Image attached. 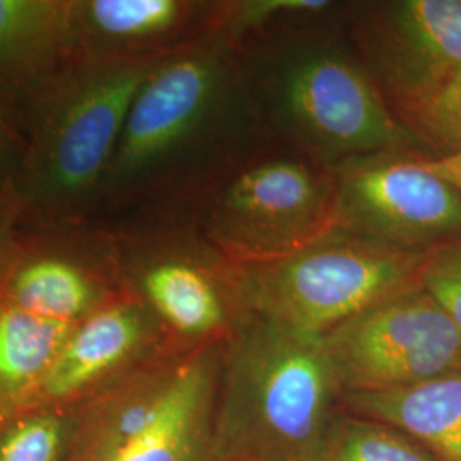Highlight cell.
<instances>
[{
  "label": "cell",
  "mask_w": 461,
  "mask_h": 461,
  "mask_svg": "<svg viewBox=\"0 0 461 461\" xmlns=\"http://www.w3.org/2000/svg\"><path fill=\"white\" fill-rule=\"evenodd\" d=\"M240 89L222 33L158 62L133 98L89 221L110 230L195 224L234 166Z\"/></svg>",
  "instance_id": "obj_1"
},
{
  "label": "cell",
  "mask_w": 461,
  "mask_h": 461,
  "mask_svg": "<svg viewBox=\"0 0 461 461\" xmlns=\"http://www.w3.org/2000/svg\"><path fill=\"white\" fill-rule=\"evenodd\" d=\"M344 409L321 335L245 313L224 342L219 461H306Z\"/></svg>",
  "instance_id": "obj_2"
},
{
  "label": "cell",
  "mask_w": 461,
  "mask_h": 461,
  "mask_svg": "<svg viewBox=\"0 0 461 461\" xmlns=\"http://www.w3.org/2000/svg\"><path fill=\"white\" fill-rule=\"evenodd\" d=\"M156 64L68 60L32 116L5 183L19 228L91 219L133 98Z\"/></svg>",
  "instance_id": "obj_3"
},
{
  "label": "cell",
  "mask_w": 461,
  "mask_h": 461,
  "mask_svg": "<svg viewBox=\"0 0 461 461\" xmlns=\"http://www.w3.org/2000/svg\"><path fill=\"white\" fill-rule=\"evenodd\" d=\"M224 342H169L74 405L64 461H219L215 413Z\"/></svg>",
  "instance_id": "obj_4"
},
{
  "label": "cell",
  "mask_w": 461,
  "mask_h": 461,
  "mask_svg": "<svg viewBox=\"0 0 461 461\" xmlns=\"http://www.w3.org/2000/svg\"><path fill=\"white\" fill-rule=\"evenodd\" d=\"M424 255L337 228L291 257L234 265L243 314L323 335L354 314L417 284Z\"/></svg>",
  "instance_id": "obj_5"
},
{
  "label": "cell",
  "mask_w": 461,
  "mask_h": 461,
  "mask_svg": "<svg viewBox=\"0 0 461 461\" xmlns=\"http://www.w3.org/2000/svg\"><path fill=\"white\" fill-rule=\"evenodd\" d=\"M318 161L270 156L232 166L195 224L232 265L291 257L339 228L337 175Z\"/></svg>",
  "instance_id": "obj_6"
},
{
  "label": "cell",
  "mask_w": 461,
  "mask_h": 461,
  "mask_svg": "<svg viewBox=\"0 0 461 461\" xmlns=\"http://www.w3.org/2000/svg\"><path fill=\"white\" fill-rule=\"evenodd\" d=\"M270 86L280 123L321 165L340 167L420 144L376 81L340 51H297L280 64Z\"/></svg>",
  "instance_id": "obj_7"
},
{
  "label": "cell",
  "mask_w": 461,
  "mask_h": 461,
  "mask_svg": "<svg viewBox=\"0 0 461 461\" xmlns=\"http://www.w3.org/2000/svg\"><path fill=\"white\" fill-rule=\"evenodd\" d=\"M115 234L123 287L154 314L169 340L222 342L243 316L234 265L197 224H163Z\"/></svg>",
  "instance_id": "obj_8"
},
{
  "label": "cell",
  "mask_w": 461,
  "mask_h": 461,
  "mask_svg": "<svg viewBox=\"0 0 461 461\" xmlns=\"http://www.w3.org/2000/svg\"><path fill=\"white\" fill-rule=\"evenodd\" d=\"M346 393L388 392L461 369V335L420 285L321 335Z\"/></svg>",
  "instance_id": "obj_9"
},
{
  "label": "cell",
  "mask_w": 461,
  "mask_h": 461,
  "mask_svg": "<svg viewBox=\"0 0 461 461\" xmlns=\"http://www.w3.org/2000/svg\"><path fill=\"white\" fill-rule=\"evenodd\" d=\"M125 291L115 234L93 221L17 228L0 301L77 325Z\"/></svg>",
  "instance_id": "obj_10"
},
{
  "label": "cell",
  "mask_w": 461,
  "mask_h": 461,
  "mask_svg": "<svg viewBox=\"0 0 461 461\" xmlns=\"http://www.w3.org/2000/svg\"><path fill=\"white\" fill-rule=\"evenodd\" d=\"M339 228L424 255L461 238V195L415 152L340 166Z\"/></svg>",
  "instance_id": "obj_11"
},
{
  "label": "cell",
  "mask_w": 461,
  "mask_h": 461,
  "mask_svg": "<svg viewBox=\"0 0 461 461\" xmlns=\"http://www.w3.org/2000/svg\"><path fill=\"white\" fill-rule=\"evenodd\" d=\"M224 2L67 0L70 60L159 62L221 33Z\"/></svg>",
  "instance_id": "obj_12"
},
{
  "label": "cell",
  "mask_w": 461,
  "mask_h": 461,
  "mask_svg": "<svg viewBox=\"0 0 461 461\" xmlns=\"http://www.w3.org/2000/svg\"><path fill=\"white\" fill-rule=\"evenodd\" d=\"M169 342L148 306L125 289L74 327L47 376L14 413L70 409L146 363Z\"/></svg>",
  "instance_id": "obj_13"
},
{
  "label": "cell",
  "mask_w": 461,
  "mask_h": 461,
  "mask_svg": "<svg viewBox=\"0 0 461 461\" xmlns=\"http://www.w3.org/2000/svg\"><path fill=\"white\" fill-rule=\"evenodd\" d=\"M361 33L386 101L461 68V0L384 4Z\"/></svg>",
  "instance_id": "obj_14"
},
{
  "label": "cell",
  "mask_w": 461,
  "mask_h": 461,
  "mask_svg": "<svg viewBox=\"0 0 461 461\" xmlns=\"http://www.w3.org/2000/svg\"><path fill=\"white\" fill-rule=\"evenodd\" d=\"M67 0H0V120L21 139L66 68Z\"/></svg>",
  "instance_id": "obj_15"
},
{
  "label": "cell",
  "mask_w": 461,
  "mask_h": 461,
  "mask_svg": "<svg viewBox=\"0 0 461 461\" xmlns=\"http://www.w3.org/2000/svg\"><path fill=\"white\" fill-rule=\"evenodd\" d=\"M344 409L405 432L439 461H461V369L405 388L346 393Z\"/></svg>",
  "instance_id": "obj_16"
},
{
  "label": "cell",
  "mask_w": 461,
  "mask_h": 461,
  "mask_svg": "<svg viewBox=\"0 0 461 461\" xmlns=\"http://www.w3.org/2000/svg\"><path fill=\"white\" fill-rule=\"evenodd\" d=\"M74 327L0 301V420L47 376Z\"/></svg>",
  "instance_id": "obj_17"
},
{
  "label": "cell",
  "mask_w": 461,
  "mask_h": 461,
  "mask_svg": "<svg viewBox=\"0 0 461 461\" xmlns=\"http://www.w3.org/2000/svg\"><path fill=\"white\" fill-rule=\"evenodd\" d=\"M413 137L434 158L461 152V68L388 101Z\"/></svg>",
  "instance_id": "obj_18"
},
{
  "label": "cell",
  "mask_w": 461,
  "mask_h": 461,
  "mask_svg": "<svg viewBox=\"0 0 461 461\" xmlns=\"http://www.w3.org/2000/svg\"><path fill=\"white\" fill-rule=\"evenodd\" d=\"M306 461H439L405 432L346 409Z\"/></svg>",
  "instance_id": "obj_19"
},
{
  "label": "cell",
  "mask_w": 461,
  "mask_h": 461,
  "mask_svg": "<svg viewBox=\"0 0 461 461\" xmlns=\"http://www.w3.org/2000/svg\"><path fill=\"white\" fill-rule=\"evenodd\" d=\"M74 409H36L0 420V461H64Z\"/></svg>",
  "instance_id": "obj_20"
},
{
  "label": "cell",
  "mask_w": 461,
  "mask_h": 461,
  "mask_svg": "<svg viewBox=\"0 0 461 461\" xmlns=\"http://www.w3.org/2000/svg\"><path fill=\"white\" fill-rule=\"evenodd\" d=\"M417 284L441 306L461 335V238L424 253Z\"/></svg>",
  "instance_id": "obj_21"
},
{
  "label": "cell",
  "mask_w": 461,
  "mask_h": 461,
  "mask_svg": "<svg viewBox=\"0 0 461 461\" xmlns=\"http://www.w3.org/2000/svg\"><path fill=\"white\" fill-rule=\"evenodd\" d=\"M331 7L327 0H251L224 2L221 33L234 47L251 28H258L270 19L287 16H314Z\"/></svg>",
  "instance_id": "obj_22"
},
{
  "label": "cell",
  "mask_w": 461,
  "mask_h": 461,
  "mask_svg": "<svg viewBox=\"0 0 461 461\" xmlns=\"http://www.w3.org/2000/svg\"><path fill=\"white\" fill-rule=\"evenodd\" d=\"M19 217L13 195L7 185L0 182V282L16 240Z\"/></svg>",
  "instance_id": "obj_23"
},
{
  "label": "cell",
  "mask_w": 461,
  "mask_h": 461,
  "mask_svg": "<svg viewBox=\"0 0 461 461\" xmlns=\"http://www.w3.org/2000/svg\"><path fill=\"white\" fill-rule=\"evenodd\" d=\"M23 146L24 142L21 135L0 120V182L9 183L16 175L23 156Z\"/></svg>",
  "instance_id": "obj_24"
},
{
  "label": "cell",
  "mask_w": 461,
  "mask_h": 461,
  "mask_svg": "<svg viewBox=\"0 0 461 461\" xmlns=\"http://www.w3.org/2000/svg\"><path fill=\"white\" fill-rule=\"evenodd\" d=\"M424 161L438 176L449 183L461 195V152L443 158H424Z\"/></svg>",
  "instance_id": "obj_25"
}]
</instances>
